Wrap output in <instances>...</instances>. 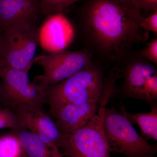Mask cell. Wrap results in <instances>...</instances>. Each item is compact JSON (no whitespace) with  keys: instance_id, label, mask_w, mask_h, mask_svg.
<instances>
[{"instance_id":"cell-1","label":"cell","mask_w":157,"mask_h":157,"mask_svg":"<svg viewBox=\"0 0 157 157\" xmlns=\"http://www.w3.org/2000/svg\"><path fill=\"white\" fill-rule=\"evenodd\" d=\"M144 17L141 11L113 0H85L76 29L83 49L91 53L94 61L117 70L134 45L148 40L149 32L140 27Z\"/></svg>"},{"instance_id":"cell-2","label":"cell","mask_w":157,"mask_h":157,"mask_svg":"<svg viewBox=\"0 0 157 157\" xmlns=\"http://www.w3.org/2000/svg\"><path fill=\"white\" fill-rule=\"evenodd\" d=\"M104 67L92 60L84 69L57 84L45 88L47 104L52 117L61 107L101 101L104 94Z\"/></svg>"},{"instance_id":"cell-3","label":"cell","mask_w":157,"mask_h":157,"mask_svg":"<svg viewBox=\"0 0 157 157\" xmlns=\"http://www.w3.org/2000/svg\"><path fill=\"white\" fill-rule=\"evenodd\" d=\"M124 107L104 108L103 128L109 151L127 157H154L157 147L147 142L127 117Z\"/></svg>"},{"instance_id":"cell-4","label":"cell","mask_w":157,"mask_h":157,"mask_svg":"<svg viewBox=\"0 0 157 157\" xmlns=\"http://www.w3.org/2000/svg\"><path fill=\"white\" fill-rule=\"evenodd\" d=\"M35 21H22L2 31L6 67L29 72L39 45Z\"/></svg>"},{"instance_id":"cell-5","label":"cell","mask_w":157,"mask_h":157,"mask_svg":"<svg viewBox=\"0 0 157 157\" xmlns=\"http://www.w3.org/2000/svg\"><path fill=\"white\" fill-rule=\"evenodd\" d=\"M2 91L0 101L6 107L21 105L44 109L47 104L45 88L47 85L40 78L38 83L31 82L28 72L6 67L0 73Z\"/></svg>"},{"instance_id":"cell-6","label":"cell","mask_w":157,"mask_h":157,"mask_svg":"<svg viewBox=\"0 0 157 157\" xmlns=\"http://www.w3.org/2000/svg\"><path fill=\"white\" fill-rule=\"evenodd\" d=\"M105 105L84 127L70 134H63L60 151L67 157H110L103 128Z\"/></svg>"},{"instance_id":"cell-7","label":"cell","mask_w":157,"mask_h":157,"mask_svg":"<svg viewBox=\"0 0 157 157\" xmlns=\"http://www.w3.org/2000/svg\"><path fill=\"white\" fill-rule=\"evenodd\" d=\"M92 55L82 48L77 51L65 50L35 58L34 64L40 66L47 85L61 82L84 69L93 60Z\"/></svg>"},{"instance_id":"cell-8","label":"cell","mask_w":157,"mask_h":157,"mask_svg":"<svg viewBox=\"0 0 157 157\" xmlns=\"http://www.w3.org/2000/svg\"><path fill=\"white\" fill-rule=\"evenodd\" d=\"M157 66L133 50L120 68L122 83L120 91L125 98L146 101V87L149 78L157 74Z\"/></svg>"},{"instance_id":"cell-9","label":"cell","mask_w":157,"mask_h":157,"mask_svg":"<svg viewBox=\"0 0 157 157\" xmlns=\"http://www.w3.org/2000/svg\"><path fill=\"white\" fill-rule=\"evenodd\" d=\"M14 113L20 129H24L37 135L46 144L59 150L63 134L59 131L52 117L44 109L21 105L7 107Z\"/></svg>"},{"instance_id":"cell-10","label":"cell","mask_w":157,"mask_h":157,"mask_svg":"<svg viewBox=\"0 0 157 157\" xmlns=\"http://www.w3.org/2000/svg\"><path fill=\"white\" fill-rule=\"evenodd\" d=\"M75 35L73 25L63 12L49 14L38 29L39 45L49 53L67 50Z\"/></svg>"},{"instance_id":"cell-11","label":"cell","mask_w":157,"mask_h":157,"mask_svg":"<svg viewBox=\"0 0 157 157\" xmlns=\"http://www.w3.org/2000/svg\"><path fill=\"white\" fill-rule=\"evenodd\" d=\"M97 104L91 102L61 107L52 117L59 131L70 134L85 126L97 114Z\"/></svg>"},{"instance_id":"cell-12","label":"cell","mask_w":157,"mask_h":157,"mask_svg":"<svg viewBox=\"0 0 157 157\" xmlns=\"http://www.w3.org/2000/svg\"><path fill=\"white\" fill-rule=\"evenodd\" d=\"M41 12L39 0H0V31L22 21H35Z\"/></svg>"},{"instance_id":"cell-13","label":"cell","mask_w":157,"mask_h":157,"mask_svg":"<svg viewBox=\"0 0 157 157\" xmlns=\"http://www.w3.org/2000/svg\"><path fill=\"white\" fill-rule=\"evenodd\" d=\"M23 149L29 157H64L59 150L46 144L37 135L22 129H13Z\"/></svg>"},{"instance_id":"cell-14","label":"cell","mask_w":157,"mask_h":157,"mask_svg":"<svg viewBox=\"0 0 157 157\" xmlns=\"http://www.w3.org/2000/svg\"><path fill=\"white\" fill-rule=\"evenodd\" d=\"M132 124H136L140 128L141 135L147 141L148 139L157 140V107L153 106L151 110L147 113H131L126 112Z\"/></svg>"},{"instance_id":"cell-15","label":"cell","mask_w":157,"mask_h":157,"mask_svg":"<svg viewBox=\"0 0 157 157\" xmlns=\"http://www.w3.org/2000/svg\"><path fill=\"white\" fill-rule=\"evenodd\" d=\"M23 152L20 141L13 133L0 136V157H20Z\"/></svg>"},{"instance_id":"cell-16","label":"cell","mask_w":157,"mask_h":157,"mask_svg":"<svg viewBox=\"0 0 157 157\" xmlns=\"http://www.w3.org/2000/svg\"><path fill=\"white\" fill-rule=\"evenodd\" d=\"M78 0H39L41 11L44 14H49L63 12L68 7Z\"/></svg>"},{"instance_id":"cell-17","label":"cell","mask_w":157,"mask_h":157,"mask_svg":"<svg viewBox=\"0 0 157 157\" xmlns=\"http://www.w3.org/2000/svg\"><path fill=\"white\" fill-rule=\"evenodd\" d=\"M20 129L16 115L10 108H0V129Z\"/></svg>"},{"instance_id":"cell-18","label":"cell","mask_w":157,"mask_h":157,"mask_svg":"<svg viewBox=\"0 0 157 157\" xmlns=\"http://www.w3.org/2000/svg\"><path fill=\"white\" fill-rule=\"evenodd\" d=\"M140 56L155 66L157 65V37H155L140 51Z\"/></svg>"},{"instance_id":"cell-19","label":"cell","mask_w":157,"mask_h":157,"mask_svg":"<svg viewBox=\"0 0 157 157\" xmlns=\"http://www.w3.org/2000/svg\"><path fill=\"white\" fill-rule=\"evenodd\" d=\"M133 9L143 11H157V0H133L132 3Z\"/></svg>"},{"instance_id":"cell-20","label":"cell","mask_w":157,"mask_h":157,"mask_svg":"<svg viewBox=\"0 0 157 157\" xmlns=\"http://www.w3.org/2000/svg\"><path fill=\"white\" fill-rule=\"evenodd\" d=\"M141 28L147 32H152L157 35V11L147 17H144L141 23Z\"/></svg>"},{"instance_id":"cell-21","label":"cell","mask_w":157,"mask_h":157,"mask_svg":"<svg viewBox=\"0 0 157 157\" xmlns=\"http://www.w3.org/2000/svg\"><path fill=\"white\" fill-rule=\"evenodd\" d=\"M6 67L3 51L2 32L0 31V73Z\"/></svg>"},{"instance_id":"cell-22","label":"cell","mask_w":157,"mask_h":157,"mask_svg":"<svg viewBox=\"0 0 157 157\" xmlns=\"http://www.w3.org/2000/svg\"><path fill=\"white\" fill-rule=\"evenodd\" d=\"M120 5L128 8H132V3L133 0H113Z\"/></svg>"},{"instance_id":"cell-23","label":"cell","mask_w":157,"mask_h":157,"mask_svg":"<svg viewBox=\"0 0 157 157\" xmlns=\"http://www.w3.org/2000/svg\"><path fill=\"white\" fill-rule=\"evenodd\" d=\"M20 157H29L27 155L25 152L24 151L23 153L22 154V155Z\"/></svg>"},{"instance_id":"cell-24","label":"cell","mask_w":157,"mask_h":157,"mask_svg":"<svg viewBox=\"0 0 157 157\" xmlns=\"http://www.w3.org/2000/svg\"><path fill=\"white\" fill-rule=\"evenodd\" d=\"M2 82H0V94H1V92L2 91Z\"/></svg>"},{"instance_id":"cell-25","label":"cell","mask_w":157,"mask_h":157,"mask_svg":"<svg viewBox=\"0 0 157 157\" xmlns=\"http://www.w3.org/2000/svg\"></svg>"}]
</instances>
